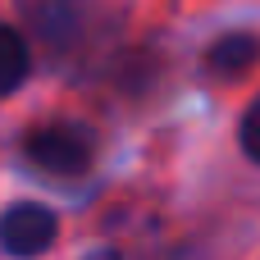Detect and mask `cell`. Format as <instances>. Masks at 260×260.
Returning <instances> with one entry per match:
<instances>
[{
	"label": "cell",
	"mask_w": 260,
	"mask_h": 260,
	"mask_svg": "<svg viewBox=\"0 0 260 260\" xmlns=\"http://www.w3.org/2000/svg\"><path fill=\"white\" fill-rule=\"evenodd\" d=\"M91 133L73 128V123H46L37 133H27L23 142V155L32 169L50 174V178H78L91 169Z\"/></svg>",
	"instance_id": "cell-1"
},
{
	"label": "cell",
	"mask_w": 260,
	"mask_h": 260,
	"mask_svg": "<svg viewBox=\"0 0 260 260\" xmlns=\"http://www.w3.org/2000/svg\"><path fill=\"white\" fill-rule=\"evenodd\" d=\"M55 242V215L37 201H18L0 215V251L5 256H41Z\"/></svg>",
	"instance_id": "cell-2"
},
{
	"label": "cell",
	"mask_w": 260,
	"mask_h": 260,
	"mask_svg": "<svg viewBox=\"0 0 260 260\" xmlns=\"http://www.w3.org/2000/svg\"><path fill=\"white\" fill-rule=\"evenodd\" d=\"M206 69L215 78H242L256 69V37L251 32H229L206 50Z\"/></svg>",
	"instance_id": "cell-3"
},
{
	"label": "cell",
	"mask_w": 260,
	"mask_h": 260,
	"mask_svg": "<svg viewBox=\"0 0 260 260\" xmlns=\"http://www.w3.org/2000/svg\"><path fill=\"white\" fill-rule=\"evenodd\" d=\"M23 78H27V41L0 23V96L18 91Z\"/></svg>",
	"instance_id": "cell-4"
},
{
	"label": "cell",
	"mask_w": 260,
	"mask_h": 260,
	"mask_svg": "<svg viewBox=\"0 0 260 260\" xmlns=\"http://www.w3.org/2000/svg\"><path fill=\"white\" fill-rule=\"evenodd\" d=\"M242 155L260 160V105H247L242 114Z\"/></svg>",
	"instance_id": "cell-5"
}]
</instances>
